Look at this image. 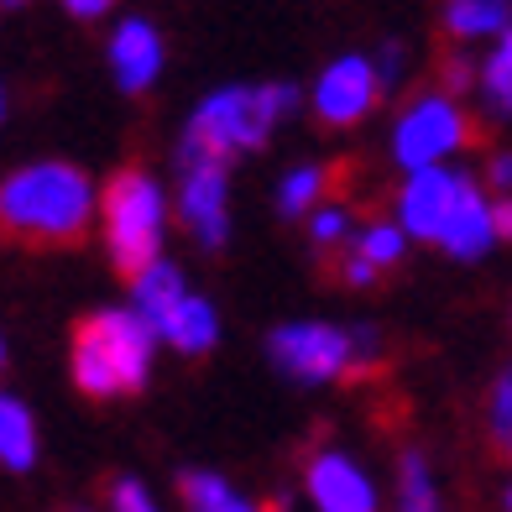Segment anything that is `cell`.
Segmentation results:
<instances>
[{
	"mask_svg": "<svg viewBox=\"0 0 512 512\" xmlns=\"http://www.w3.org/2000/svg\"><path fill=\"white\" fill-rule=\"evenodd\" d=\"M95 183L74 162H32L0 183V241L32 246V251H63L79 246L95 220Z\"/></svg>",
	"mask_w": 512,
	"mask_h": 512,
	"instance_id": "6da1fadb",
	"label": "cell"
},
{
	"mask_svg": "<svg viewBox=\"0 0 512 512\" xmlns=\"http://www.w3.org/2000/svg\"><path fill=\"white\" fill-rule=\"evenodd\" d=\"M298 110V89L293 84H230L215 89L209 100H199V110L183 126L178 142V168L189 162H220L230 168L241 152H256L272 136L277 121H288Z\"/></svg>",
	"mask_w": 512,
	"mask_h": 512,
	"instance_id": "7a4b0ae2",
	"label": "cell"
},
{
	"mask_svg": "<svg viewBox=\"0 0 512 512\" xmlns=\"http://www.w3.org/2000/svg\"><path fill=\"white\" fill-rule=\"evenodd\" d=\"M152 351L157 330L136 309H100L74 324V382L84 398H121V392H142L152 377Z\"/></svg>",
	"mask_w": 512,
	"mask_h": 512,
	"instance_id": "3957f363",
	"label": "cell"
},
{
	"mask_svg": "<svg viewBox=\"0 0 512 512\" xmlns=\"http://www.w3.org/2000/svg\"><path fill=\"white\" fill-rule=\"evenodd\" d=\"M100 230H105V251L110 267L136 283L147 267L162 262V230H168V199H162L157 178L142 168H121L105 194H100Z\"/></svg>",
	"mask_w": 512,
	"mask_h": 512,
	"instance_id": "277c9868",
	"label": "cell"
},
{
	"mask_svg": "<svg viewBox=\"0 0 512 512\" xmlns=\"http://www.w3.org/2000/svg\"><path fill=\"white\" fill-rule=\"evenodd\" d=\"M465 142H471V115L460 110L450 89H429V95L408 100V110L392 126V157L408 173L445 168V157H455Z\"/></svg>",
	"mask_w": 512,
	"mask_h": 512,
	"instance_id": "5b68a950",
	"label": "cell"
},
{
	"mask_svg": "<svg viewBox=\"0 0 512 512\" xmlns=\"http://www.w3.org/2000/svg\"><path fill=\"white\" fill-rule=\"evenodd\" d=\"M267 356L283 377L324 387V382H356V330L335 324H277L267 335Z\"/></svg>",
	"mask_w": 512,
	"mask_h": 512,
	"instance_id": "8992f818",
	"label": "cell"
},
{
	"mask_svg": "<svg viewBox=\"0 0 512 512\" xmlns=\"http://www.w3.org/2000/svg\"><path fill=\"white\" fill-rule=\"evenodd\" d=\"M377 95H382V74H377V63L371 58H361V53H345V58H335L324 74L314 79V115L330 131H340V126H356L361 115L377 105Z\"/></svg>",
	"mask_w": 512,
	"mask_h": 512,
	"instance_id": "52a82bcc",
	"label": "cell"
},
{
	"mask_svg": "<svg viewBox=\"0 0 512 512\" xmlns=\"http://www.w3.org/2000/svg\"><path fill=\"white\" fill-rule=\"evenodd\" d=\"M471 173H455V168H424V173H408L403 194H398V225L408 230L413 241H445L450 215L465 194Z\"/></svg>",
	"mask_w": 512,
	"mask_h": 512,
	"instance_id": "ba28073f",
	"label": "cell"
},
{
	"mask_svg": "<svg viewBox=\"0 0 512 512\" xmlns=\"http://www.w3.org/2000/svg\"><path fill=\"white\" fill-rule=\"evenodd\" d=\"M183 173V189H178V215L183 225L199 236V246H225L230 236V183L220 162H189Z\"/></svg>",
	"mask_w": 512,
	"mask_h": 512,
	"instance_id": "9c48e42d",
	"label": "cell"
},
{
	"mask_svg": "<svg viewBox=\"0 0 512 512\" xmlns=\"http://www.w3.org/2000/svg\"><path fill=\"white\" fill-rule=\"evenodd\" d=\"M309 502L319 512H377V486L345 450H319L304 465Z\"/></svg>",
	"mask_w": 512,
	"mask_h": 512,
	"instance_id": "30bf717a",
	"label": "cell"
},
{
	"mask_svg": "<svg viewBox=\"0 0 512 512\" xmlns=\"http://www.w3.org/2000/svg\"><path fill=\"white\" fill-rule=\"evenodd\" d=\"M162 58L168 53H162V37H157L152 21L126 16L121 27H115V37H110V74H115V84H121L126 95H142V89L157 84Z\"/></svg>",
	"mask_w": 512,
	"mask_h": 512,
	"instance_id": "8fae6325",
	"label": "cell"
},
{
	"mask_svg": "<svg viewBox=\"0 0 512 512\" xmlns=\"http://www.w3.org/2000/svg\"><path fill=\"white\" fill-rule=\"evenodd\" d=\"M497 241V215H492V204H486L481 194V183L471 178L465 183V194L455 204V215H450V230H445V246L450 256H460V262H476V256H486Z\"/></svg>",
	"mask_w": 512,
	"mask_h": 512,
	"instance_id": "7c38bea8",
	"label": "cell"
},
{
	"mask_svg": "<svg viewBox=\"0 0 512 512\" xmlns=\"http://www.w3.org/2000/svg\"><path fill=\"white\" fill-rule=\"evenodd\" d=\"M131 298H136V314H142L152 330H157V340H162V335L173 330L178 309L189 304V283H183V272L173 262H157V267H147L131 283Z\"/></svg>",
	"mask_w": 512,
	"mask_h": 512,
	"instance_id": "4fadbf2b",
	"label": "cell"
},
{
	"mask_svg": "<svg viewBox=\"0 0 512 512\" xmlns=\"http://www.w3.org/2000/svg\"><path fill=\"white\" fill-rule=\"evenodd\" d=\"M0 465L6 471H32L37 465V418L11 392H0Z\"/></svg>",
	"mask_w": 512,
	"mask_h": 512,
	"instance_id": "5bb4252c",
	"label": "cell"
},
{
	"mask_svg": "<svg viewBox=\"0 0 512 512\" xmlns=\"http://www.w3.org/2000/svg\"><path fill=\"white\" fill-rule=\"evenodd\" d=\"M445 32L455 42H481L512 32V0H450L445 6Z\"/></svg>",
	"mask_w": 512,
	"mask_h": 512,
	"instance_id": "9a60e30c",
	"label": "cell"
},
{
	"mask_svg": "<svg viewBox=\"0 0 512 512\" xmlns=\"http://www.w3.org/2000/svg\"><path fill=\"white\" fill-rule=\"evenodd\" d=\"M335 178H340V168H293L283 183H277V215L283 220H298V215H314L319 209V199L335 189Z\"/></svg>",
	"mask_w": 512,
	"mask_h": 512,
	"instance_id": "2e32d148",
	"label": "cell"
},
{
	"mask_svg": "<svg viewBox=\"0 0 512 512\" xmlns=\"http://www.w3.org/2000/svg\"><path fill=\"white\" fill-rule=\"evenodd\" d=\"M173 345V351H183V356H204L209 345L220 340V314H215V304L209 298H199V293H189V304L178 309V319H173V330L162 335Z\"/></svg>",
	"mask_w": 512,
	"mask_h": 512,
	"instance_id": "e0dca14e",
	"label": "cell"
},
{
	"mask_svg": "<svg viewBox=\"0 0 512 512\" xmlns=\"http://www.w3.org/2000/svg\"><path fill=\"white\" fill-rule=\"evenodd\" d=\"M178 497H183L189 512H262V507L246 502L236 486H230L225 476H215V471H183Z\"/></svg>",
	"mask_w": 512,
	"mask_h": 512,
	"instance_id": "ac0fdd59",
	"label": "cell"
},
{
	"mask_svg": "<svg viewBox=\"0 0 512 512\" xmlns=\"http://www.w3.org/2000/svg\"><path fill=\"white\" fill-rule=\"evenodd\" d=\"M481 100L492 105V115H512V32L497 37V48L481 63Z\"/></svg>",
	"mask_w": 512,
	"mask_h": 512,
	"instance_id": "d6986e66",
	"label": "cell"
},
{
	"mask_svg": "<svg viewBox=\"0 0 512 512\" xmlns=\"http://www.w3.org/2000/svg\"><path fill=\"white\" fill-rule=\"evenodd\" d=\"M403 246H408V230L403 225H392V220H371L361 236H356V256L366 267H377V272H387V267H398L403 262Z\"/></svg>",
	"mask_w": 512,
	"mask_h": 512,
	"instance_id": "ffe728a7",
	"label": "cell"
},
{
	"mask_svg": "<svg viewBox=\"0 0 512 512\" xmlns=\"http://www.w3.org/2000/svg\"><path fill=\"white\" fill-rule=\"evenodd\" d=\"M398 512H439L434 481H429V460L418 450L398 455Z\"/></svg>",
	"mask_w": 512,
	"mask_h": 512,
	"instance_id": "44dd1931",
	"label": "cell"
},
{
	"mask_svg": "<svg viewBox=\"0 0 512 512\" xmlns=\"http://www.w3.org/2000/svg\"><path fill=\"white\" fill-rule=\"evenodd\" d=\"M486 424H492V445H497V455L512 460V366L497 377V392H492V413H486Z\"/></svg>",
	"mask_w": 512,
	"mask_h": 512,
	"instance_id": "7402d4cb",
	"label": "cell"
},
{
	"mask_svg": "<svg viewBox=\"0 0 512 512\" xmlns=\"http://www.w3.org/2000/svg\"><path fill=\"white\" fill-rule=\"evenodd\" d=\"M309 236H314L319 251L340 246L345 236H351V209H345V204H324V209H314V215H309Z\"/></svg>",
	"mask_w": 512,
	"mask_h": 512,
	"instance_id": "603a6c76",
	"label": "cell"
},
{
	"mask_svg": "<svg viewBox=\"0 0 512 512\" xmlns=\"http://www.w3.org/2000/svg\"><path fill=\"white\" fill-rule=\"evenodd\" d=\"M110 507H115V512H162V507L152 502V492H147L136 476H121V481L110 486Z\"/></svg>",
	"mask_w": 512,
	"mask_h": 512,
	"instance_id": "cb8c5ba5",
	"label": "cell"
},
{
	"mask_svg": "<svg viewBox=\"0 0 512 512\" xmlns=\"http://www.w3.org/2000/svg\"><path fill=\"white\" fill-rule=\"evenodd\" d=\"M486 183H492L497 194H512V152H497L486 162Z\"/></svg>",
	"mask_w": 512,
	"mask_h": 512,
	"instance_id": "d4e9b609",
	"label": "cell"
},
{
	"mask_svg": "<svg viewBox=\"0 0 512 512\" xmlns=\"http://www.w3.org/2000/svg\"><path fill=\"white\" fill-rule=\"evenodd\" d=\"M58 6L68 11V16H79V21H95V16H105L115 0H58Z\"/></svg>",
	"mask_w": 512,
	"mask_h": 512,
	"instance_id": "484cf974",
	"label": "cell"
},
{
	"mask_svg": "<svg viewBox=\"0 0 512 512\" xmlns=\"http://www.w3.org/2000/svg\"><path fill=\"white\" fill-rule=\"evenodd\" d=\"M481 74H471V63H460V58H450L445 63V84H450V95H460V89H471Z\"/></svg>",
	"mask_w": 512,
	"mask_h": 512,
	"instance_id": "4316f807",
	"label": "cell"
},
{
	"mask_svg": "<svg viewBox=\"0 0 512 512\" xmlns=\"http://www.w3.org/2000/svg\"><path fill=\"white\" fill-rule=\"evenodd\" d=\"M377 74H382V89H387V84H398V74H403V53H398V48H387L382 63H377Z\"/></svg>",
	"mask_w": 512,
	"mask_h": 512,
	"instance_id": "83f0119b",
	"label": "cell"
},
{
	"mask_svg": "<svg viewBox=\"0 0 512 512\" xmlns=\"http://www.w3.org/2000/svg\"><path fill=\"white\" fill-rule=\"evenodd\" d=\"M492 215H497V241H512V194L492 204Z\"/></svg>",
	"mask_w": 512,
	"mask_h": 512,
	"instance_id": "f1b7e54d",
	"label": "cell"
},
{
	"mask_svg": "<svg viewBox=\"0 0 512 512\" xmlns=\"http://www.w3.org/2000/svg\"><path fill=\"white\" fill-rule=\"evenodd\" d=\"M16 6H27V0H0V11H16Z\"/></svg>",
	"mask_w": 512,
	"mask_h": 512,
	"instance_id": "f546056e",
	"label": "cell"
},
{
	"mask_svg": "<svg viewBox=\"0 0 512 512\" xmlns=\"http://www.w3.org/2000/svg\"><path fill=\"white\" fill-rule=\"evenodd\" d=\"M0 371H6V340H0Z\"/></svg>",
	"mask_w": 512,
	"mask_h": 512,
	"instance_id": "4dcf8cb0",
	"label": "cell"
},
{
	"mask_svg": "<svg viewBox=\"0 0 512 512\" xmlns=\"http://www.w3.org/2000/svg\"><path fill=\"white\" fill-rule=\"evenodd\" d=\"M0 115H6V89H0Z\"/></svg>",
	"mask_w": 512,
	"mask_h": 512,
	"instance_id": "1f68e13d",
	"label": "cell"
},
{
	"mask_svg": "<svg viewBox=\"0 0 512 512\" xmlns=\"http://www.w3.org/2000/svg\"><path fill=\"white\" fill-rule=\"evenodd\" d=\"M507 507H512V492H507Z\"/></svg>",
	"mask_w": 512,
	"mask_h": 512,
	"instance_id": "d6a6232c",
	"label": "cell"
},
{
	"mask_svg": "<svg viewBox=\"0 0 512 512\" xmlns=\"http://www.w3.org/2000/svg\"><path fill=\"white\" fill-rule=\"evenodd\" d=\"M74 512H84V507H74Z\"/></svg>",
	"mask_w": 512,
	"mask_h": 512,
	"instance_id": "836d02e7",
	"label": "cell"
}]
</instances>
